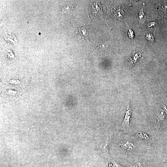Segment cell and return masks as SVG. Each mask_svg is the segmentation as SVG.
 <instances>
[{"instance_id":"obj_1","label":"cell","mask_w":167,"mask_h":167,"mask_svg":"<svg viewBox=\"0 0 167 167\" xmlns=\"http://www.w3.org/2000/svg\"><path fill=\"white\" fill-rule=\"evenodd\" d=\"M110 143V140L108 137L101 142L97 146L95 149L96 151L99 152L106 157L109 159V146Z\"/></svg>"},{"instance_id":"obj_2","label":"cell","mask_w":167,"mask_h":167,"mask_svg":"<svg viewBox=\"0 0 167 167\" xmlns=\"http://www.w3.org/2000/svg\"><path fill=\"white\" fill-rule=\"evenodd\" d=\"M119 149L122 152L126 153H130L134 151L136 149L135 146L130 141L121 142L119 144Z\"/></svg>"},{"instance_id":"obj_3","label":"cell","mask_w":167,"mask_h":167,"mask_svg":"<svg viewBox=\"0 0 167 167\" xmlns=\"http://www.w3.org/2000/svg\"><path fill=\"white\" fill-rule=\"evenodd\" d=\"M132 115V110L130 104L127 105L125 112L124 119H123L121 127L123 128H128L130 127V124Z\"/></svg>"},{"instance_id":"obj_4","label":"cell","mask_w":167,"mask_h":167,"mask_svg":"<svg viewBox=\"0 0 167 167\" xmlns=\"http://www.w3.org/2000/svg\"><path fill=\"white\" fill-rule=\"evenodd\" d=\"M77 34L81 40H86L88 41L89 33L86 27H82L79 28L78 29Z\"/></svg>"},{"instance_id":"obj_5","label":"cell","mask_w":167,"mask_h":167,"mask_svg":"<svg viewBox=\"0 0 167 167\" xmlns=\"http://www.w3.org/2000/svg\"><path fill=\"white\" fill-rule=\"evenodd\" d=\"M110 41V40L105 43H102L101 42V43L96 46V49L99 52L106 51L111 48Z\"/></svg>"},{"instance_id":"obj_6","label":"cell","mask_w":167,"mask_h":167,"mask_svg":"<svg viewBox=\"0 0 167 167\" xmlns=\"http://www.w3.org/2000/svg\"><path fill=\"white\" fill-rule=\"evenodd\" d=\"M165 115L164 113L161 110H160L158 113L157 117L155 120L156 127L157 129H159L160 128L162 123L164 119Z\"/></svg>"},{"instance_id":"obj_7","label":"cell","mask_w":167,"mask_h":167,"mask_svg":"<svg viewBox=\"0 0 167 167\" xmlns=\"http://www.w3.org/2000/svg\"><path fill=\"white\" fill-rule=\"evenodd\" d=\"M138 137L144 140H148L149 139V136L147 134L143 132H139L137 134Z\"/></svg>"},{"instance_id":"obj_8","label":"cell","mask_w":167,"mask_h":167,"mask_svg":"<svg viewBox=\"0 0 167 167\" xmlns=\"http://www.w3.org/2000/svg\"><path fill=\"white\" fill-rule=\"evenodd\" d=\"M143 11V9H142L141 11H140V14H139V19H140V20L141 19H142V18H143V17H144L143 16L144 15V13Z\"/></svg>"}]
</instances>
